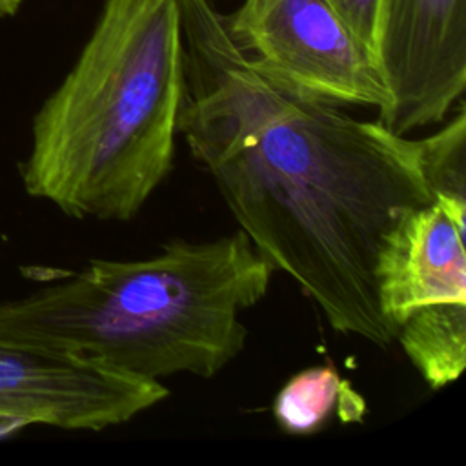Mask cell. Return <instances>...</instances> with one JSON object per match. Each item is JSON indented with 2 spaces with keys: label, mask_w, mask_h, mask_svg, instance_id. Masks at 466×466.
<instances>
[{
  "label": "cell",
  "mask_w": 466,
  "mask_h": 466,
  "mask_svg": "<svg viewBox=\"0 0 466 466\" xmlns=\"http://www.w3.org/2000/svg\"><path fill=\"white\" fill-rule=\"evenodd\" d=\"M350 27L371 47L375 36V22L379 0H329Z\"/></svg>",
  "instance_id": "obj_11"
},
{
  "label": "cell",
  "mask_w": 466,
  "mask_h": 466,
  "mask_svg": "<svg viewBox=\"0 0 466 466\" xmlns=\"http://www.w3.org/2000/svg\"><path fill=\"white\" fill-rule=\"evenodd\" d=\"M226 24L251 64L284 89L377 111L390 102L371 47L329 0H244Z\"/></svg>",
  "instance_id": "obj_4"
},
{
  "label": "cell",
  "mask_w": 466,
  "mask_h": 466,
  "mask_svg": "<svg viewBox=\"0 0 466 466\" xmlns=\"http://www.w3.org/2000/svg\"><path fill=\"white\" fill-rule=\"evenodd\" d=\"M277 424L291 435L319 431L337 411L342 422H360L366 415V402L353 386L340 377L331 360L309 366L279 390L273 400Z\"/></svg>",
  "instance_id": "obj_9"
},
{
  "label": "cell",
  "mask_w": 466,
  "mask_h": 466,
  "mask_svg": "<svg viewBox=\"0 0 466 466\" xmlns=\"http://www.w3.org/2000/svg\"><path fill=\"white\" fill-rule=\"evenodd\" d=\"M466 213L444 200L404 209L382 237L375 258L377 300L399 329L419 308L466 302Z\"/></svg>",
  "instance_id": "obj_7"
},
{
  "label": "cell",
  "mask_w": 466,
  "mask_h": 466,
  "mask_svg": "<svg viewBox=\"0 0 466 466\" xmlns=\"http://www.w3.org/2000/svg\"><path fill=\"white\" fill-rule=\"evenodd\" d=\"M415 149L431 200L466 211V111L457 104L451 118L435 133L415 138Z\"/></svg>",
  "instance_id": "obj_10"
},
{
  "label": "cell",
  "mask_w": 466,
  "mask_h": 466,
  "mask_svg": "<svg viewBox=\"0 0 466 466\" xmlns=\"http://www.w3.org/2000/svg\"><path fill=\"white\" fill-rule=\"evenodd\" d=\"M24 0H0V16H13L22 7Z\"/></svg>",
  "instance_id": "obj_13"
},
{
  "label": "cell",
  "mask_w": 466,
  "mask_h": 466,
  "mask_svg": "<svg viewBox=\"0 0 466 466\" xmlns=\"http://www.w3.org/2000/svg\"><path fill=\"white\" fill-rule=\"evenodd\" d=\"M178 135L253 248L291 277L331 329L386 348L375 258L410 208L431 202L415 138L269 80L213 0H178Z\"/></svg>",
  "instance_id": "obj_1"
},
{
  "label": "cell",
  "mask_w": 466,
  "mask_h": 466,
  "mask_svg": "<svg viewBox=\"0 0 466 466\" xmlns=\"http://www.w3.org/2000/svg\"><path fill=\"white\" fill-rule=\"evenodd\" d=\"M29 426L27 420L13 415H0V441L16 435L20 430Z\"/></svg>",
  "instance_id": "obj_12"
},
{
  "label": "cell",
  "mask_w": 466,
  "mask_h": 466,
  "mask_svg": "<svg viewBox=\"0 0 466 466\" xmlns=\"http://www.w3.org/2000/svg\"><path fill=\"white\" fill-rule=\"evenodd\" d=\"M373 55L390 93L377 120L402 137L441 124L466 87V0H379Z\"/></svg>",
  "instance_id": "obj_5"
},
{
  "label": "cell",
  "mask_w": 466,
  "mask_h": 466,
  "mask_svg": "<svg viewBox=\"0 0 466 466\" xmlns=\"http://www.w3.org/2000/svg\"><path fill=\"white\" fill-rule=\"evenodd\" d=\"M182 95L178 0H104L33 118L25 193L73 218H135L173 169Z\"/></svg>",
  "instance_id": "obj_3"
},
{
  "label": "cell",
  "mask_w": 466,
  "mask_h": 466,
  "mask_svg": "<svg viewBox=\"0 0 466 466\" xmlns=\"http://www.w3.org/2000/svg\"><path fill=\"white\" fill-rule=\"evenodd\" d=\"M395 339L431 390L455 382L466 364V302L419 308L404 319Z\"/></svg>",
  "instance_id": "obj_8"
},
{
  "label": "cell",
  "mask_w": 466,
  "mask_h": 466,
  "mask_svg": "<svg viewBox=\"0 0 466 466\" xmlns=\"http://www.w3.org/2000/svg\"><path fill=\"white\" fill-rule=\"evenodd\" d=\"M275 269L244 231L171 238L137 260L93 258L66 279L0 302V344L158 380L211 379L244 350L242 315Z\"/></svg>",
  "instance_id": "obj_2"
},
{
  "label": "cell",
  "mask_w": 466,
  "mask_h": 466,
  "mask_svg": "<svg viewBox=\"0 0 466 466\" xmlns=\"http://www.w3.org/2000/svg\"><path fill=\"white\" fill-rule=\"evenodd\" d=\"M167 397L169 388L158 380L0 344V415L100 431L129 422Z\"/></svg>",
  "instance_id": "obj_6"
}]
</instances>
